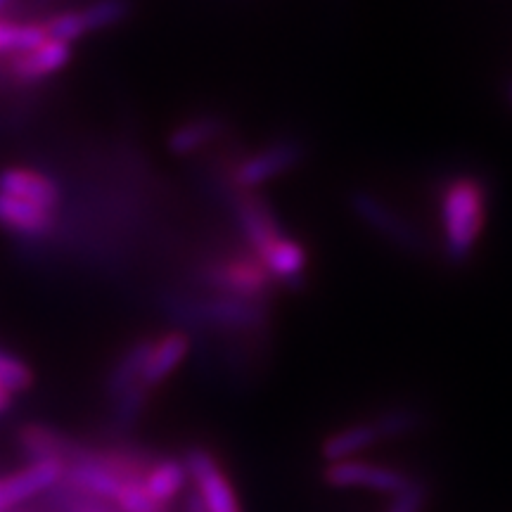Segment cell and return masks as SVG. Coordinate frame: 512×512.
Returning <instances> with one entry per match:
<instances>
[{"label": "cell", "mask_w": 512, "mask_h": 512, "mask_svg": "<svg viewBox=\"0 0 512 512\" xmlns=\"http://www.w3.org/2000/svg\"><path fill=\"white\" fill-rule=\"evenodd\" d=\"M12 5V0H0V19H3V12Z\"/></svg>", "instance_id": "obj_24"}, {"label": "cell", "mask_w": 512, "mask_h": 512, "mask_svg": "<svg viewBox=\"0 0 512 512\" xmlns=\"http://www.w3.org/2000/svg\"><path fill=\"white\" fill-rule=\"evenodd\" d=\"M60 460H29L19 470L0 477V512H12L38 501L62 482Z\"/></svg>", "instance_id": "obj_7"}, {"label": "cell", "mask_w": 512, "mask_h": 512, "mask_svg": "<svg viewBox=\"0 0 512 512\" xmlns=\"http://www.w3.org/2000/svg\"><path fill=\"white\" fill-rule=\"evenodd\" d=\"M0 192L50 211H60L62 204L60 183L46 171L31 166H8L0 171Z\"/></svg>", "instance_id": "obj_12"}, {"label": "cell", "mask_w": 512, "mask_h": 512, "mask_svg": "<svg viewBox=\"0 0 512 512\" xmlns=\"http://www.w3.org/2000/svg\"><path fill=\"white\" fill-rule=\"evenodd\" d=\"M325 482L335 486V489H368L377 491V494L396 496L401 494L413 479L403 475L401 470H394V467L351 458L325 467Z\"/></svg>", "instance_id": "obj_10"}, {"label": "cell", "mask_w": 512, "mask_h": 512, "mask_svg": "<svg viewBox=\"0 0 512 512\" xmlns=\"http://www.w3.org/2000/svg\"><path fill=\"white\" fill-rule=\"evenodd\" d=\"M373 425H375L377 434H380V439L403 437V434H411L418 430L420 413L413 411V408L396 406V408H389V411L377 415V418L373 420Z\"/></svg>", "instance_id": "obj_21"}, {"label": "cell", "mask_w": 512, "mask_h": 512, "mask_svg": "<svg viewBox=\"0 0 512 512\" xmlns=\"http://www.w3.org/2000/svg\"><path fill=\"white\" fill-rule=\"evenodd\" d=\"M230 209H233L242 240H245L247 249L254 256H259L271 242L285 235V228L280 223L278 214L268 207L264 197L254 195V192H240L238 200L233 202Z\"/></svg>", "instance_id": "obj_11"}, {"label": "cell", "mask_w": 512, "mask_h": 512, "mask_svg": "<svg viewBox=\"0 0 512 512\" xmlns=\"http://www.w3.org/2000/svg\"><path fill=\"white\" fill-rule=\"evenodd\" d=\"M169 309L178 318L192 320V323L211 325L223 332H261L268 323V302H245L233 297H211L202 299H169Z\"/></svg>", "instance_id": "obj_4"}, {"label": "cell", "mask_w": 512, "mask_h": 512, "mask_svg": "<svg viewBox=\"0 0 512 512\" xmlns=\"http://www.w3.org/2000/svg\"><path fill=\"white\" fill-rule=\"evenodd\" d=\"M72 57V43L57 41V38H46V41L38 43L36 48L5 57L3 64L10 81L19 83V86H36V83H43L64 72L67 64L72 62Z\"/></svg>", "instance_id": "obj_9"}, {"label": "cell", "mask_w": 512, "mask_h": 512, "mask_svg": "<svg viewBox=\"0 0 512 512\" xmlns=\"http://www.w3.org/2000/svg\"><path fill=\"white\" fill-rule=\"evenodd\" d=\"M306 145L302 138L297 136H280L268 140L266 145L256 147V150L247 152L235 159L228 166L226 174L228 181L238 192H252L254 188L275 181L292 174L294 169L304 164L306 159Z\"/></svg>", "instance_id": "obj_2"}, {"label": "cell", "mask_w": 512, "mask_h": 512, "mask_svg": "<svg viewBox=\"0 0 512 512\" xmlns=\"http://www.w3.org/2000/svg\"><path fill=\"white\" fill-rule=\"evenodd\" d=\"M505 95H508V102H510V107H512V79L508 83V91H505Z\"/></svg>", "instance_id": "obj_25"}, {"label": "cell", "mask_w": 512, "mask_h": 512, "mask_svg": "<svg viewBox=\"0 0 512 512\" xmlns=\"http://www.w3.org/2000/svg\"><path fill=\"white\" fill-rule=\"evenodd\" d=\"M152 339H155V337L136 339V342L128 344V347L119 354L117 361H114V366H112L110 375H107V382H105L107 384V396H110L112 401L119 399V396L128 394V392H133V389L143 387V384H140V375H143V366L147 361V354H150Z\"/></svg>", "instance_id": "obj_17"}, {"label": "cell", "mask_w": 512, "mask_h": 512, "mask_svg": "<svg viewBox=\"0 0 512 512\" xmlns=\"http://www.w3.org/2000/svg\"><path fill=\"white\" fill-rule=\"evenodd\" d=\"M183 465L207 512H242L233 484L207 448L192 446L185 453Z\"/></svg>", "instance_id": "obj_8"}, {"label": "cell", "mask_w": 512, "mask_h": 512, "mask_svg": "<svg viewBox=\"0 0 512 512\" xmlns=\"http://www.w3.org/2000/svg\"><path fill=\"white\" fill-rule=\"evenodd\" d=\"M425 501H427L425 484L418 482V479H413V482L408 484L401 494L394 496V501H392V505H389L387 512H422V508H425Z\"/></svg>", "instance_id": "obj_22"}, {"label": "cell", "mask_w": 512, "mask_h": 512, "mask_svg": "<svg viewBox=\"0 0 512 512\" xmlns=\"http://www.w3.org/2000/svg\"><path fill=\"white\" fill-rule=\"evenodd\" d=\"M200 280L211 294L245 299V302H268L275 285L259 256L252 252L216 256L202 266Z\"/></svg>", "instance_id": "obj_3"}, {"label": "cell", "mask_w": 512, "mask_h": 512, "mask_svg": "<svg viewBox=\"0 0 512 512\" xmlns=\"http://www.w3.org/2000/svg\"><path fill=\"white\" fill-rule=\"evenodd\" d=\"M183 512H207L195 489H188L183 494Z\"/></svg>", "instance_id": "obj_23"}, {"label": "cell", "mask_w": 512, "mask_h": 512, "mask_svg": "<svg viewBox=\"0 0 512 512\" xmlns=\"http://www.w3.org/2000/svg\"><path fill=\"white\" fill-rule=\"evenodd\" d=\"M190 347V337L183 330L164 332V335L152 339L150 354H147L143 375H140V384L147 392H155L159 384H164L183 366V361L190 354Z\"/></svg>", "instance_id": "obj_15"}, {"label": "cell", "mask_w": 512, "mask_h": 512, "mask_svg": "<svg viewBox=\"0 0 512 512\" xmlns=\"http://www.w3.org/2000/svg\"><path fill=\"white\" fill-rule=\"evenodd\" d=\"M349 209L354 211L356 219L363 226L373 230L377 238L387 242L401 252L420 256L425 254L427 242L420 235V230L413 226L392 202L384 200L382 195H377L373 190L356 188L349 195Z\"/></svg>", "instance_id": "obj_5"}, {"label": "cell", "mask_w": 512, "mask_h": 512, "mask_svg": "<svg viewBox=\"0 0 512 512\" xmlns=\"http://www.w3.org/2000/svg\"><path fill=\"white\" fill-rule=\"evenodd\" d=\"M0 228L19 240H46L57 228V211L0 192Z\"/></svg>", "instance_id": "obj_14"}, {"label": "cell", "mask_w": 512, "mask_h": 512, "mask_svg": "<svg viewBox=\"0 0 512 512\" xmlns=\"http://www.w3.org/2000/svg\"><path fill=\"white\" fill-rule=\"evenodd\" d=\"M228 121L219 117V114H202V117H190L183 124H178L174 131L169 133V150L178 157L195 155V152L207 150L211 143L226 136Z\"/></svg>", "instance_id": "obj_16"}, {"label": "cell", "mask_w": 512, "mask_h": 512, "mask_svg": "<svg viewBox=\"0 0 512 512\" xmlns=\"http://www.w3.org/2000/svg\"><path fill=\"white\" fill-rule=\"evenodd\" d=\"M188 479L190 477L183 460L159 458L152 460L150 467H147L143 486L147 494L155 498L159 505H166V508H169L178 496H183L185 491H188Z\"/></svg>", "instance_id": "obj_18"}, {"label": "cell", "mask_w": 512, "mask_h": 512, "mask_svg": "<svg viewBox=\"0 0 512 512\" xmlns=\"http://www.w3.org/2000/svg\"><path fill=\"white\" fill-rule=\"evenodd\" d=\"M128 15H131L128 0H95L86 8L57 12L48 22H43V27H46L50 38L74 46L81 38L119 27Z\"/></svg>", "instance_id": "obj_6"}, {"label": "cell", "mask_w": 512, "mask_h": 512, "mask_svg": "<svg viewBox=\"0 0 512 512\" xmlns=\"http://www.w3.org/2000/svg\"><path fill=\"white\" fill-rule=\"evenodd\" d=\"M377 441H380V434L373 422H354V425L332 432L320 446V456L328 460V465L342 463V460H351L358 453L368 451Z\"/></svg>", "instance_id": "obj_19"}, {"label": "cell", "mask_w": 512, "mask_h": 512, "mask_svg": "<svg viewBox=\"0 0 512 512\" xmlns=\"http://www.w3.org/2000/svg\"><path fill=\"white\" fill-rule=\"evenodd\" d=\"M259 261L271 275L275 285H283L287 290H302L306 285V273H309V249L304 242L283 235L271 242L264 252L259 254Z\"/></svg>", "instance_id": "obj_13"}, {"label": "cell", "mask_w": 512, "mask_h": 512, "mask_svg": "<svg viewBox=\"0 0 512 512\" xmlns=\"http://www.w3.org/2000/svg\"><path fill=\"white\" fill-rule=\"evenodd\" d=\"M491 185L475 171L446 176L437 188L441 254L448 266H467L489 223Z\"/></svg>", "instance_id": "obj_1"}, {"label": "cell", "mask_w": 512, "mask_h": 512, "mask_svg": "<svg viewBox=\"0 0 512 512\" xmlns=\"http://www.w3.org/2000/svg\"><path fill=\"white\" fill-rule=\"evenodd\" d=\"M46 38L50 36L43 22H10V19H0V60L36 48Z\"/></svg>", "instance_id": "obj_20"}]
</instances>
